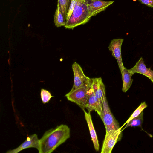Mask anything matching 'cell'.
I'll return each mask as SVG.
<instances>
[{
  "label": "cell",
  "mask_w": 153,
  "mask_h": 153,
  "mask_svg": "<svg viewBox=\"0 0 153 153\" xmlns=\"http://www.w3.org/2000/svg\"><path fill=\"white\" fill-rule=\"evenodd\" d=\"M88 87H82L73 91H70L65 97L68 100L76 103L82 109H84L88 99Z\"/></svg>",
  "instance_id": "cell-5"
},
{
  "label": "cell",
  "mask_w": 153,
  "mask_h": 153,
  "mask_svg": "<svg viewBox=\"0 0 153 153\" xmlns=\"http://www.w3.org/2000/svg\"><path fill=\"white\" fill-rule=\"evenodd\" d=\"M91 86L96 96L101 102L106 99L105 86L100 77L92 78Z\"/></svg>",
  "instance_id": "cell-12"
},
{
  "label": "cell",
  "mask_w": 153,
  "mask_h": 153,
  "mask_svg": "<svg viewBox=\"0 0 153 153\" xmlns=\"http://www.w3.org/2000/svg\"><path fill=\"white\" fill-rule=\"evenodd\" d=\"M138 1L142 4L151 7L153 8V1L152 0H138Z\"/></svg>",
  "instance_id": "cell-21"
},
{
  "label": "cell",
  "mask_w": 153,
  "mask_h": 153,
  "mask_svg": "<svg viewBox=\"0 0 153 153\" xmlns=\"http://www.w3.org/2000/svg\"><path fill=\"white\" fill-rule=\"evenodd\" d=\"M102 111L100 116L105 125L106 132L114 131L120 128L119 124L112 114L107 99L102 103Z\"/></svg>",
  "instance_id": "cell-3"
},
{
  "label": "cell",
  "mask_w": 153,
  "mask_h": 153,
  "mask_svg": "<svg viewBox=\"0 0 153 153\" xmlns=\"http://www.w3.org/2000/svg\"><path fill=\"white\" fill-rule=\"evenodd\" d=\"M153 1V0H152Z\"/></svg>",
  "instance_id": "cell-22"
},
{
  "label": "cell",
  "mask_w": 153,
  "mask_h": 153,
  "mask_svg": "<svg viewBox=\"0 0 153 153\" xmlns=\"http://www.w3.org/2000/svg\"><path fill=\"white\" fill-rule=\"evenodd\" d=\"M128 70L133 75L138 73L146 76L151 80L152 84L153 83V70L150 68L146 67L142 57L137 62L134 66Z\"/></svg>",
  "instance_id": "cell-11"
},
{
  "label": "cell",
  "mask_w": 153,
  "mask_h": 153,
  "mask_svg": "<svg viewBox=\"0 0 153 153\" xmlns=\"http://www.w3.org/2000/svg\"><path fill=\"white\" fill-rule=\"evenodd\" d=\"M88 6L90 17L95 16L104 11L112 4L114 1L102 0H87Z\"/></svg>",
  "instance_id": "cell-8"
},
{
  "label": "cell",
  "mask_w": 153,
  "mask_h": 153,
  "mask_svg": "<svg viewBox=\"0 0 153 153\" xmlns=\"http://www.w3.org/2000/svg\"><path fill=\"white\" fill-rule=\"evenodd\" d=\"M39 139L36 134L28 136L26 140L17 148L9 150L7 153H18L22 150L30 148H34L38 150L39 148Z\"/></svg>",
  "instance_id": "cell-10"
},
{
  "label": "cell",
  "mask_w": 153,
  "mask_h": 153,
  "mask_svg": "<svg viewBox=\"0 0 153 153\" xmlns=\"http://www.w3.org/2000/svg\"><path fill=\"white\" fill-rule=\"evenodd\" d=\"M54 22L55 25L57 27L64 26L66 23L61 9L58 5L54 15Z\"/></svg>",
  "instance_id": "cell-15"
},
{
  "label": "cell",
  "mask_w": 153,
  "mask_h": 153,
  "mask_svg": "<svg viewBox=\"0 0 153 153\" xmlns=\"http://www.w3.org/2000/svg\"><path fill=\"white\" fill-rule=\"evenodd\" d=\"M85 120L89 128L91 140L93 142L94 148L96 151L99 149V145L97 136L93 123L90 112H87L84 109H83Z\"/></svg>",
  "instance_id": "cell-13"
},
{
  "label": "cell",
  "mask_w": 153,
  "mask_h": 153,
  "mask_svg": "<svg viewBox=\"0 0 153 153\" xmlns=\"http://www.w3.org/2000/svg\"><path fill=\"white\" fill-rule=\"evenodd\" d=\"M76 0H71L70 6L66 18V22L69 19L74 10Z\"/></svg>",
  "instance_id": "cell-20"
},
{
  "label": "cell",
  "mask_w": 153,
  "mask_h": 153,
  "mask_svg": "<svg viewBox=\"0 0 153 153\" xmlns=\"http://www.w3.org/2000/svg\"><path fill=\"white\" fill-rule=\"evenodd\" d=\"M121 74L123 82L122 90L123 92H126L130 88L132 84L133 79L131 76L133 74L125 67Z\"/></svg>",
  "instance_id": "cell-14"
},
{
  "label": "cell",
  "mask_w": 153,
  "mask_h": 153,
  "mask_svg": "<svg viewBox=\"0 0 153 153\" xmlns=\"http://www.w3.org/2000/svg\"><path fill=\"white\" fill-rule=\"evenodd\" d=\"M121 128L117 130L106 133L101 150V153H111L115 144L120 141L122 137Z\"/></svg>",
  "instance_id": "cell-6"
},
{
  "label": "cell",
  "mask_w": 153,
  "mask_h": 153,
  "mask_svg": "<svg viewBox=\"0 0 153 153\" xmlns=\"http://www.w3.org/2000/svg\"><path fill=\"white\" fill-rule=\"evenodd\" d=\"M91 18L87 0H76L74 10L64 27L66 29H73L78 26L87 23Z\"/></svg>",
  "instance_id": "cell-2"
},
{
  "label": "cell",
  "mask_w": 153,
  "mask_h": 153,
  "mask_svg": "<svg viewBox=\"0 0 153 153\" xmlns=\"http://www.w3.org/2000/svg\"><path fill=\"white\" fill-rule=\"evenodd\" d=\"M123 40L121 38L113 39L111 41L108 47L112 55L117 60L121 73L124 67L122 62L121 52V46Z\"/></svg>",
  "instance_id": "cell-9"
},
{
  "label": "cell",
  "mask_w": 153,
  "mask_h": 153,
  "mask_svg": "<svg viewBox=\"0 0 153 153\" xmlns=\"http://www.w3.org/2000/svg\"><path fill=\"white\" fill-rule=\"evenodd\" d=\"M40 96L42 102L43 104L48 102L51 98L53 97L51 95L49 91L44 89H41Z\"/></svg>",
  "instance_id": "cell-19"
},
{
  "label": "cell",
  "mask_w": 153,
  "mask_h": 153,
  "mask_svg": "<svg viewBox=\"0 0 153 153\" xmlns=\"http://www.w3.org/2000/svg\"><path fill=\"white\" fill-rule=\"evenodd\" d=\"M147 107V105L145 102L141 103L140 105L136 108L132 114L125 124L134 118L138 116L143 110Z\"/></svg>",
  "instance_id": "cell-18"
},
{
  "label": "cell",
  "mask_w": 153,
  "mask_h": 153,
  "mask_svg": "<svg viewBox=\"0 0 153 153\" xmlns=\"http://www.w3.org/2000/svg\"><path fill=\"white\" fill-rule=\"evenodd\" d=\"M143 111L137 116L131 120L127 123L125 128L128 127H139L142 128V125L143 122Z\"/></svg>",
  "instance_id": "cell-16"
},
{
  "label": "cell",
  "mask_w": 153,
  "mask_h": 153,
  "mask_svg": "<svg viewBox=\"0 0 153 153\" xmlns=\"http://www.w3.org/2000/svg\"><path fill=\"white\" fill-rule=\"evenodd\" d=\"M87 89L88 99L85 108L88 111H95L100 116L102 111V103L95 94L91 83L88 87Z\"/></svg>",
  "instance_id": "cell-7"
},
{
  "label": "cell",
  "mask_w": 153,
  "mask_h": 153,
  "mask_svg": "<svg viewBox=\"0 0 153 153\" xmlns=\"http://www.w3.org/2000/svg\"><path fill=\"white\" fill-rule=\"evenodd\" d=\"M74 75V83L70 91H72L83 87H88L91 83L92 78L86 76L80 66L75 62L72 65Z\"/></svg>",
  "instance_id": "cell-4"
},
{
  "label": "cell",
  "mask_w": 153,
  "mask_h": 153,
  "mask_svg": "<svg viewBox=\"0 0 153 153\" xmlns=\"http://www.w3.org/2000/svg\"><path fill=\"white\" fill-rule=\"evenodd\" d=\"M71 2V0H58L57 5L59 6L66 22Z\"/></svg>",
  "instance_id": "cell-17"
},
{
  "label": "cell",
  "mask_w": 153,
  "mask_h": 153,
  "mask_svg": "<svg viewBox=\"0 0 153 153\" xmlns=\"http://www.w3.org/2000/svg\"><path fill=\"white\" fill-rule=\"evenodd\" d=\"M70 136V129L66 125L61 124L46 131L39 139V153L53 152Z\"/></svg>",
  "instance_id": "cell-1"
}]
</instances>
